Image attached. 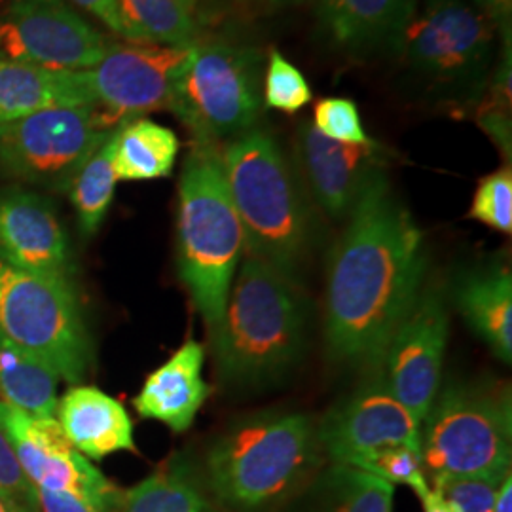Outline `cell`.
I'll return each instance as SVG.
<instances>
[{"label":"cell","mask_w":512,"mask_h":512,"mask_svg":"<svg viewBox=\"0 0 512 512\" xmlns=\"http://www.w3.org/2000/svg\"><path fill=\"white\" fill-rule=\"evenodd\" d=\"M181 141L173 129L133 118L114 131L112 164L118 181H156L173 173Z\"/></svg>","instance_id":"24"},{"label":"cell","mask_w":512,"mask_h":512,"mask_svg":"<svg viewBox=\"0 0 512 512\" xmlns=\"http://www.w3.org/2000/svg\"><path fill=\"white\" fill-rule=\"evenodd\" d=\"M484 10L494 18L499 31L511 35L512 0H484Z\"/></svg>","instance_id":"37"},{"label":"cell","mask_w":512,"mask_h":512,"mask_svg":"<svg viewBox=\"0 0 512 512\" xmlns=\"http://www.w3.org/2000/svg\"><path fill=\"white\" fill-rule=\"evenodd\" d=\"M459 313L503 363L512 361V275L503 264L461 275L454 289Z\"/></svg>","instance_id":"21"},{"label":"cell","mask_w":512,"mask_h":512,"mask_svg":"<svg viewBox=\"0 0 512 512\" xmlns=\"http://www.w3.org/2000/svg\"><path fill=\"white\" fill-rule=\"evenodd\" d=\"M169 110L198 145H219L258 126L262 54L230 40H196Z\"/></svg>","instance_id":"8"},{"label":"cell","mask_w":512,"mask_h":512,"mask_svg":"<svg viewBox=\"0 0 512 512\" xmlns=\"http://www.w3.org/2000/svg\"><path fill=\"white\" fill-rule=\"evenodd\" d=\"M313 99L310 84L293 63L272 50L268 55V65L264 74V103L268 109L285 114H296L306 109Z\"/></svg>","instance_id":"29"},{"label":"cell","mask_w":512,"mask_h":512,"mask_svg":"<svg viewBox=\"0 0 512 512\" xmlns=\"http://www.w3.org/2000/svg\"><path fill=\"white\" fill-rule=\"evenodd\" d=\"M471 2H475L480 8H484V0H471Z\"/></svg>","instance_id":"42"},{"label":"cell","mask_w":512,"mask_h":512,"mask_svg":"<svg viewBox=\"0 0 512 512\" xmlns=\"http://www.w3.org/2000/svg\"><path fill=\"white\" fill-rule=\"evenodd\" d=\"M317 425L293 410L232 423L207 450L205 484L232 512H270L293 501L321 471Z\"/></svg>","instance_id":"2"},{"label":"cell","mask_w":512,"mask_h":512,"mask_svg":"<svg viewBox=\"0 0 512 512\" xmlns=\"http://www.w3.org/2000/svg\"><path fill=\"white\" fill-rule=\"evenodd\" d=\"M298 158L311 196L332 219H348L368 186L385 175L389 152L380 143L349 145L311 124L298 131Z\"/></svg>","instance_id":"16"},{"label":"cell","mask_w":512,"mask_h":512,"mask_svg":"<svg viewBox=\"0 0 512 512\" xmlns=\"http://www.w3.org/2000/svg\"><path fill=\"white\" fill-rule=\"evenodd\" d=\"M205 509V497L192 463L183 456H175L124 492L116 512H205Z\"/></svg>","instance_id":"27"},{"label":"cell","mask_w":512,"mask_h":512,"mask_svg":"<svg viewBox=\"0 0 512 512\" xmlns=\"http://www.w3.org/2000/svg\"><path fill=\"white\" fill-rule=\"evenodd\" d=\"M114 131L82 164L78 173L74 175L73 183L67 188L76 211L80 232L86 238H92L97 234L114 200L116 183H118L114 164H112Z\"/></svg>","instance_id":"28"},{"label":"cell","mask_w":512,"mask_h":512,"mask_svg":"<svg viewBox=\"0 0 512 512\" xmlns=\"http://www.w3.org/2000/svg\"><path fill=\"white\" fill-rule=\"evenodd\" d=\"M57 382L54 370L0 332V401L37 420H55Z\"/></svg>","instance_id":"25"},{"label":"cell","mask_w":512,"mask_h":512,"mask_svg":"<svg viewBox=\"0 0 512 512\" xmlns=\"http://www.w3.org/2000/svg\"><path fill=\"white\" fill-rule=\"evenodd\" d=\"M63 437L84 458L99 461L116 452H137L133 421L124 404L92 385H74L57 404Z\"/></svg>","instance_id":"20"},{"label":"cell","mask_w":512,"mask_h":512,"mask_svg":"<svg viewBox=\"0 0 512 512\" xmlns=\"http://www.w3.org/2000/svg\"><path fill=\"white\" fill-rule=\"evenodd\" d=\"M247 255L294 279L308 255L311 220L302 190L279 143L255 126L220 147Z\"/></svg>","instance_id":"5"},{"label":"cell","mask_w":512,"mask_h":512,"mask_svg":"<svg viewBox=\"0 0 512 512\" xmlns=\"http://www.w3.org/2000/svg\"><path fill=\"white\" fill-rule=\"evenodd\" d=\"M114 129L95 107H50L0 124V171L25 183L67 190Z\"/></svg>","instance_id":"10"},{"label":"cell","mask_w":512,"mask_h":512,"mask_svg":"<svg viewBox=\"0 0 512 512\" xmlns=\"http://www.w3.org/2000/svg\"><path fill=\"white\" fill-rule=\"evenodd\" d=\"M0 499L12 512H40L37 486L25 475L18 456L0 429Z\"/></svg>","instance_id":"34"},{"label":"cell","mask_w":512,"mask_h":512,"mask_svg":"<svg viewBox=\"0 0 512 512\" xmlns=\"http://www.w3.org/2000/svg\"><path fill=\"white\" fill-rule=\"evenodd\" d=\"M245 232L224 177L219 145H198L184 160L177 207V264L209 340L219 330Z\"/></svg>","instance_id":"4"},{"label":"cell","mask_w":512,"mask_h":512,"mask_svg":"<svg viewBox=\"0 0 512 512\" xmlns=\"http://www.w3.org/2000/svg\"><path fill=\"white\" fill-rule=\"evenodd\" d=\"M418 6L420 0H317V18L344 52H395Z\"/></svg>","instance_id":"18"},{"label":"cell","mask_w":512,"mask_h":512,"mask_svg":"<svg viewBox=\"0 0 512 512\" xmlns=\"http://www.w3.org/2000/svg\"><path fill=\"white\" fill-rule=\"evenodd\" d=\"M467 217L501 234H511L512 171L509 165L480 179Z\"/></svg>","instance_id":"30"},{"label":"cell","mask_w":512,"mask_h":512,"mask_svg":"<svg viewBox=\"0 0 512 512\" xmlns=\"http://www.w3.org/2000/svg\"><path fill=\"white\" fill-rule=\"evenodd\" d=\"M0 429L37 490L76 495L101 511L116 512L124 492L74 450L57 420H37L0 401Z\"/></svg>","instance_id":"13"},{"label":"cell","mask_w":512,"mask_h":512,"mask_svg":"<svg viewBox=\"0 0 512 512\" xmlns=\"http://www.w3.org/2000/svg\"><path fill=\"white\" fill-rule=\"evenodd\" d=\"M366 473L380 476L389 484H403L412 488L418 497H423L431 490L425 471L421 465L420 450L410 446H397L380 452L363 467Z\"/></svg>","instance_id":"33"},{"label":"cell","mask_w":512,"mask_h":512,"mask_svg":"<svg viewBox=\"0 0 512 512\" xmlns=\"http://www.w3.org/2000/svg\"><path fill=\"white\" fill-rule=\"evenodd\" d=\"M0 260L23 272L71 279L69 236L46 198L23 188L0 192Z\"/></svg>","instance_id":"17"},{"label":"cell","mask_w":512,"mask_h":512,"mask_svg":"<svg viewBox=\"0 0 512 512\" xmlns=\"http://www.w3.org/2000/svg\"><path fill=\"white\" fill-rule=\"evenodd\" d=\"M65 2H69L73 8L76 6V8L84 10L93 18L99 19L112 33L126 38V29L122 25L116 0H65Z\"/></svg>","instance_id":"35"},{"label":"cell","mask_w":512,"mask_h":512,"mask_svg":"<svg viewBox=\"0 0 512 512\" xmlns=\"http://www.w3.org/2000/svg\"><path fill=\"white\" fill-rule=\"evenodd\" d=\"M126 38L139 44L192 46L200 37V0H116Z\"/></svg>","instance_id":"26"},{"label":"cell","mask_w":512,"mask_h":512,"mask_svg":"<svg viewBox=\"0 0 512 512\" xmlns=\"http://www.w3.org/2000/svg\"><path fill=\"white\" fill-rule=\"evenodd\" d=\"M497 31L471 0H423L395 50L404 80L427 103L476 109L494 76Z\"/></svg>","instance_id":"6"},{"label":"cell","mask_w":512,"mask_h":512,"mask_svg":"<svg viewBox=\"0 0 512 512\" xmlns=\"http://www.w3.org/2000/svg\"><path fill=\"white\" fill-rule=\"evenodd\" d=\"M192 46L126 44L110 46L105 57L84 71L92 103L103 124L116 129L152 110H169L175 82Z\"/></svg>","instance_id":"12"},{"label":"cell","mask_w":512,"mask_h":512,"mask_svg":"<svg viewBox=\"0 0 512 512\" xmlns=\"http://www.w3.org/2000/svg\"><path fill=\"white\" fill-rule=\"evenodd\" d=\"M93 107L84 71H52L0 61V124L50 107Z\"/></svg>","instance_id":"22"},{"label":"cell","mask_w":512,"mask_h":512,"mask_svg":"<svg viewBox=\"0 0 512 512\" xmlns=\"http://www.w3.org/2000/svg\"><path fill=\"white\" fill-rule=\"evenodd\" d=\"M395 486L363 469L334 463L296 495L294 512H393Z\"/></svg>","instance_id":"23"},{"label":"cell","mask_w":512,"mask_h":512,"mask_svg":"<svg viewBox=\"0 0 512 512\" xmlns=\"http://www.w3.org/2000/svg\"><path fill=\"white\" fill-rule=\"evenodd\" d=\"M317 437L334 463L363 469L389 448L420 450V423L378 376L336 404L317 427Z\"/></svg>","instance_id":"15"},{"label":"cell","mask_w":512,"mask_h":512,"mask_svg":"<svg viewBox=\"0 0 512 512\" xmlns=\"http://www.w3.org/2000/svg\"><path fill=\"white\" fill-rule=\"evenodd\" d=\"M38 499H40V512H105L88 503L86 499L63 494V492L38 490Z\"/></svg>","instance_id":"36"},{"label":"cell","mask_w":512,"mask_h":512,"mask_svg":"<svg viewBox=\"0 0 512 512\" xmlns=\"http://www.w3.org/2000/svg\"><path fill=\"white\" fill-rule=\"evenodd\" d=\"M505 478L507 475L446 476L433 480V490L458 512H494L495 497Z\"/></svg>","instance_id":"32"},{"label":"cell","mask_w":512,"mask_h":512,"mask_svg":"<svg viewBox=\"0 0 512 512\" xmlns=\"http://www.w3.org/2000/svg\"><path fill=\"white\" fill-rule=\"evenodd\" d=\"M109 40L65 0H12L0 16V61L52 71H86L109 52Z\"/></svg>","instance_id":"11"},{"label":"cell","mask_w":512,"mask_h":512,"mask_svg":"<svg viewBox=\"0 0 512 512\" xmlns=\"http://www.w3.org/2000/svg\"><path fill=\"white\" fill-rule=\"evenodd\" d=\"M420 456L431 480L511 473L509 387L456 382L439 389L420 423Z\"/></svg>","instance_id":"7"},{"label":"cell","mask_w":512,"mask_h":512,"mask_svg":"<svg viewBox=\"0 0 512 512\" xmlns=\"http://www.w3.org/2000/svg\"><path fill=\"white\" fill-rule=\"evenodd\" d=\"M494 512H512V476L507 475L503 480L497 497H495Z\"/></svg>","instance_id":"39"},{"label":"cell","mask_w":512,"mask_h":512,"mask_svg":"<svg viewBox=\"0 0 512 512\" xmlns=\"http://www.w3.org/2000/svg\"><path fill=\"white\" fill-rule=\"evenodd\" d=\"M348 219L329 256L327 342L338 361L376 368L423 289L425 236L385 175L368 186Z\"/></svg>","instance_id":"1"},{"label":"cell","mask_w":512,"mask_h":512,"mask_svg":"<svg viewBox=\"0 0 512 512\" xmlns=\"http://www.w3.org/2000/svg\"><path fill=\"white\" fill-rule=\"evenodd\" d=\"M313 128L332 141L349 145L372 143L366 133L355 101L346 97H325L313 109Z\"/></svg>","instance_id":"31"},{"label":"cell","mask_w":512,"mask_h":512,"mask_svg":"<svg viewBox=\"0 0 512 512\" xmlns=\"http://www.w3.org/2000/svg\"><path fill=\"white\" fill-rule=\"evenodd\" d=\"M275 2H281V4H289V2H300V0H275Z\"/></svg>","instance_id":"41"},{"label":"cell","mask_w":512,"mask_h":512,"mask_svg":"<svg viewBox=\"0 0 512 512\" xmlns=\"http://www.w3.org/2000/svg\"><path fill=\"white\" fill-rule=\"evenodd\" d=\"M423 512H458L442 495L437 494L433 488L420 497Z\"/></svg>","instance_id":"38"},{"label":"cell","mask_w":512,"mask_h":512,"mask_svg":"<svg viewBox=\"0 0 512 512\" xmlns=\"http://www.w3.org/2000/svg\"><path fill=\"white\" fill-rule=\"evenodd\" d=\"M0 2H2V0H0Z\"/></svg>","instance_id":"43"},{"label":"cell","mask_w":512,"mask_h":512,"mask_svg":"<svg viewBox=\"0 0 512 512\" xmlns=\"http://www.w3.org/2000/svg\"><path fill=\"white\" fill-rule=\"evenodd\" d=\"M0 332L59 380L86 378L92 342L71 279L23 272L0 260Z\"/></svg>","instance_id":"9"},{"label":"cell","mask_w":512,"mask_h":512,"mask_svg":"<svg viewBox=\"0 0 512 512\" xmlns=\"http://www.w3.org/2000/svg\"><path fill=\"white\" fill-rule=\"evenodd\" d=\"M306 336L308 304L294 279L245 253L211 338L220 378L236 385L274 380L300 359Z\"/></svg>","instance_id":"3"},{"label":"cell","mask_w":512,"mask_h":512,"mask_svg":"<svg viewBox=\"0 0 512 512\" xmlns=\"http://www.w3.org/2000/svg\"><path fill=\"white\" fill-rule=\"evenodd\" d=\"M0 512H12L8 507H6V503L0 499Z\"/></svg>","instance_id":"40"},{"label":"cell","mask_w":512,"mask_h":512,"mask_svg":"<svg viewBox=\"0 0 512 512\" xmlns=\"http://www.w3.org/2000/svg\"><path fill=\"white\" fill-rule=\"evenodd\" d=\"M205 348L196 340L184 342L164 365L148 374L133 406L145 420H156L175 433H184L196 420L211 389L203 380Z\"/></svg>","instance_id":"19"},{"label":"cell","mask_w":512,"mask_h":512,"mask_svg":"<svg viewBox=\"0 0 512 512\" xmlns=\"http://www.w3.org/2000/svg\"><path fill=\"white\" fill-rule=\"evenodd\" d=\"M448 327V311L439 291L423 287L385 348L382 380L418 423L442 384Z\"/></svg>","instance_id":"14"}]
</instances>
